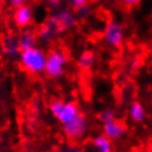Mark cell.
<instances>
[{"label": "cell", "instance_id": "obj_1", "mask_svg": "<svg viewBox=\"0 0 152 152\" xmlns=\"http://www.w3.org/2000/svg\"><path fill=\"white\" fill-rule=\"evenodd\" d=\"M20 66L30 75H40L45 70L47 62V53L40 47H35L31 49L21 50L18 56Z\"/></svg>", "mask_w": 152, "mask_h": 152}, {"label": "cell", "instance_id": "obj_2", "mask_svg": "<svg viewBox=\"0 0 152 152\" xmlns=\"http://www.w3.org/2000/svg\"><path fill=\"white\" fill-rule=\"evenodd\" d=\"M49 111L52 116L62 125L68 124L75 117L80 115V107L75 101H63V99H53L49 103Z\"/></svg>", "mask_w": 152, "mask_h": 152}, {"label": "cell", "instance_id": "obj_3", "mask_svg": "<svg viewBox=\"0 0 152 152\" xmlns=\"http://www.w3.org/2000/svg\"><path fill=\"white\" fill-rule=\"evenodd\" d=\"M68 56L66 52L59 48L52 49L49 53H47V62H45V70L44 74L49 79H61L66 72V68L68 66Z\"/></svg>", "mask_w": 152, "mask_h": 152}, {"label": "cell", "instance_id": "obj_4", "mask_svg": "<svg viewBox=\"0 0 152 152\" xmlns=\"http://www.w3.org/2000/svg\"><path fill=\"white\" fill-rule=\"evenodd\" d=\"M89 128L90 125H89L88 117L84 113H80L77 117H75L68 124L63 125L62 132H63V135L70 142H79V140H83L88 135Z\"/></svg>", "mask_w": 152, "mask_h": 152}, {"label": "cell", "instance_id": "obj_5", "mask_svg": "<svg viewBox=\"0 0 152 152\" xmlns=\"http://www.w3.org/2000/svg\"><path fill=\"white\" fill-rule=\"evenodd\" d=\"M124 39H125V30L123 25L113 20L106 22L103 27V41L107 47L119 49L123 45Z\"/></svg>", "mask_w": 152, "mask_h": 152}, {"label": "cell", "instance_id": "obj_6", "mask_svg": "<svg viewBox=\"0 0 152 152\" xmlns=\"http://www.w3.org/2000/svg\"><path fill=\"white\" fill-rule=\"evenodd\" d=\"M128 129L123 121L119 119H112L107 121V123L102 124V134L106 135L110 140L115 142V140H120L121 138H124L126 134Z\"/></svg>", "mask_w": 152, "mask_h": 152}, {"label": "cell", "instance_id": "obj_7", "mask_svg": "<svg viewBox=\"0 0 152 152\" xmlns=\"http://www.w3.org/2000/svg\"><path fill=\"white\" fill-rule=\"evenodd\" d=\"M62 32L63 31L61 30L59 26L57 25V22L53 20L52 17H49L48 20L41 25L37 37H39L44 44H49V43H52V41H54Z\"/></svg>", "mask_w": 152, "mask_h": 152}, {"label": "cell", "instance_id": "obj_8", "mask_svg": "<svg viewBox=\"0 0 152 152\" xmlns=\"http://www.w3.org/2000/svg\"><path fill=\"white\" fill-rule=\"evenodd\" d=\"M34 9L30 5H23L21 8H17L14 9L13 12V23L17 28H21V30H26L27 27L32 25L34 22Z\"/></svg>", "mask_w": 152, "mask_h": 152}, {"label": "cell", "instance_id": "obj_9", "mask_svg": "<svg viewBox=\"0 0 152 152\" xmlns=\"http://www.w3.org/2000/svg\"><path fill=\"white\" fill-rule=\"evenodd\" d=\"M1 50L3 54L8 58L18 57L21 53V48L18 44V36L13 32H7L1 37Z\"/></svg>", "mask_w": 152, "mask_h": 152}, {"label": "cell", "instance_id": "obj_10", "mask_svg": "<svg viewBox=\"0 0 152 152\" xmlns=\"http://www.w3.org/2000/svg\"><path fill=\"white\" fill-rule=\"evenodd\" d=\"M50 17L57 22V25L59 26L61 30H62L63 32L68 31V30H71V28H74L76 26V23H77V18H76V16L68 9L56 10Z\"/></svg>", "mask_w": 152, "mask_h": 152}, {"label": "cell", "instance_id": "obj_11", "mask_svg": "<svg viewBox=\"0 0 152 152\" xmlns=\"http://www.w3.org/2000/svg\"><path fill=\"white\" fill-rule=\"evenodd\" d=\"M18 44H20L21 50H26V49H31L37 47V35L32 30H22L18 34Z\"/></svg>", "mask_w": 152, "mask_h": 152}, {"label": "cell", "instance_id": "obj_12", "mask_svg": "<svg viewBox=\"0 0 152 152\" xmlns=\"http://www.w3.org/2000/svg\"><path fill=\"white\" fill-rule=\"evenodd\" d=\"M92 148L94 152H113V142L101 133L92 138Z\"/></svg>", "mask_w": 152, "mask_h": 152}, {"label": "cell", "instance_id": "obj_13", "mask_svg": "<svg viewBox=\"0 0 152 152\" xmlns=\"http://www.w3.org/2000/svg\"><path fill=\"white\" fill-rule=\"evenodd\" d=\"M129 116H130V120L135 124H140L146 120V116H147V111H146V107L140 103V102L135 101L133 102L129 107Z\"/></svg>", "mask_w": 152, "mask_h": 152}, {"label": "cell", "instance_id": "obj_14", "mask_svg": "<svg viewBox=\"0 0 152 152\" xmlns=\"http://www.w3.org/2000/svg\"><path fill=\"white\" fill-rule=\"evenodd\" d=\"M97 61L96 53L93 50H84L77 58V67L81 71H90Z\"/></svg>", "mask_w": 152, "mask_h": 152}, {"label": "cell", "instance_id": "obj_15", "mask_svg": "<svg viewBox=\"0 0 152 152\" xmlns=\"http://www.w3.org/2000/svg\"><path fill=\"white\" fill-rule=\"evenodd\" d=\"M115 117H116L115 111H113L112 108H103L99 111V113H98V120H99L102 124L107 123V121L115 119Z\"/></svg>", "mask_w": 152, "mask_h": 152}, {"label": "cell", "instance_id": "obj_16", "mask_svg": "<svg viewBox=\"0 0 152 152\" xmlns=\"http://www.w3.org/2000/svg\"><path fill=\"white\" fill-rule=\"evenodd\" d=\"M53 152H84V150L81 147L76 146V144H67V146H63Z\"/></svg>", "mask_w": 152, "mask_h": 152}, {"label": "cell", "instance_id": "obj_17", "mask_svg": "<svg viewBox=\"0 0 152 152\" xmlns=\"http://www.w3.org/2000/svg\"><path fill=\"white\" fill-rule=\"evenodd\" d=\"M67 3H68V5L75 10H79V9H81L83 7L88 5V0H67Z\"/></svg>", "mask_w": 152, "mask_h": 152}, {"label": "cell", "instance_id": "obj_18", "mask_svg": "<svg viewBox=\"0 0 152 152\" xmlns=\"http://www.w3.org/2000/svg\"><path fill=\"white\" fill-rule=\"evenodd\" d=\"M76 13H77L79 18H81V20H85V18H88L90 14H92V9H90L89 5H85V7H83L81 9L76 10Z\"/></svg>", "mask_w": 152, "mask_h": 152}, {"label": "cell", "instance_id": "obj_19", "mask_svg": "<svg viewBox=\"0 0 152 152\" xmlns=\"http://www.w3.org/2000/svg\"><path fill=\"white\" fill-rule=\"evenodd\" d=\"M45 4L48 5L49 9L59 10L61 5H62V0H45Z\"/></svg>", "mask_w": 152, "mask_h": 152}, {"label": "cell", "instance_id": "obj_20", "mask_svg": "<svg viewBox=\"0 0 152 152\" xmlns=\"http://www.w3.org/2000/svg\"><path fill=\"white\" fill-rule=\"evenodd\" d=\"M8 3L13 9H17V8H21V7L27 4V0H8Z\"/></svg>", "mask_w": 152, "mask_h": 152}, {"label": "cell", "instance_id": "obj_21", "mask_svg": "<svg viewBox=\"0 0 152 152\" xmlns=\"http://www.w3.org/2000/svg\"><path fill=\"white\" fill-rule=\"evenodd\" d=\"M142 1V0H121V3L125 5V7H135V5H138L139 3Z\"/></svg>", "mask_w": 152, "mask_h": 152}, {"label": "cell", "instance_id": "obj_22", "mask_svg": "<svg viewBox=\"0 0 152 152\" xmlns=\"http://www.w3.org/2000/svg\"><path fill=\"white\" fill-rule=\"evenodd\" d=\"M4 1H5V0H0V5H3V4H4Z\"/></svg>", "mask_w": 152, "mask_h": 152}, {"label": "cell", "instance_id": "obj_23", "mask_svg": "<svg viewBox=\"0 0 152 152\" xmlns=\"http://www.w3.org/2000/svg\"><path fill=\"white\" fill-rule=\"evenodd\" d=\"M148 152H152V146H151V148H150V151H148Z\"/></svg>", "mask_w": 152, "mask_h": 152}]
</instances>
